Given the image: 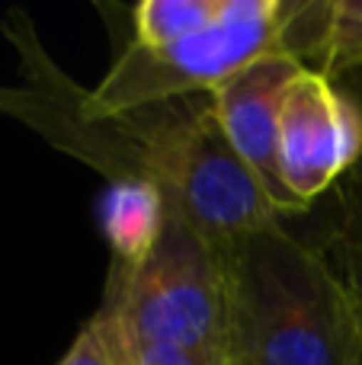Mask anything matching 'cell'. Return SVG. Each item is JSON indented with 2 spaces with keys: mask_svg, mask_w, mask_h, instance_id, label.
<instances>
[{
  "mask_svg": "<svg viewBox=\"0 0 362 365\" xmlns=\"http://www.w3.org/2000/svg\"><path fill=\"white\" fill-rule=\"evenodd\" d=\"M333 83L362 71V0H331L318 68Z\"/></svg>",
  "mask_w": 362,
  "mask_h": 365,
  "instance_id": "cell-10",
  "label": "cell"
},
{
  "mask_svg": "<svg viewBox=\"0 0 362 365\" xmlns=\"http://www.w3.org/2000/svg\"><path fill=\"white\" fill-rule=\"evenodd\" d=\"M359 365H362V362H359Z\"/></svg>",
  "mask_w": 362,
  "mask_h": 365,
  "instance_id": "cell-14",
  "label": "cell"
},
{
  "mask_svg": "<svg viewBox=\"0 0 362 365\" xmlns=\"http://www.w3.org/2000/svg\"><path fill=\"white\" fill-rule=\"evenodd\" d=\"M324 253L346 282L362 314V177L350 173L337 182V218L324 237Z\"/></svg>",
  "mask_w": 362,
  "mask_h": 365,
  "instance_id": "cell-8",
  "label": "cell"
},
{
  "mask_svg": "<svg viewBox=\"0 0 362 365\" xmlns=\"http://www.w3.org/2000/svg\"><path fill=\"white\" fill-rule=\"evenodd\" d=\"M301 64L289 55H267L247 64L212 90V109L222 135L244 160L254 180L286 215H305L308 208L289 195L279 177V119L282 103L299 77Z\"/></svg>",
  "mask_w": 362,
  "mask_h": 365,
  "instance_id": "cell-6",
  "label": "cell"
},
{
  "mask_svg": "<svg viewBox=\"0 0 362 365\" xmlns=\"http://www.w3.org/2000/svg\"><path fill=\"white\" fill-rule=\"evenodd\" d=\"M58 365H119L113 343H109L106 330L100 327L96 317H90L83 324V330L77 334V340L71 343V349L58 359Z\"/></svg>",
  "mask_w": 362,
  "mask_h": 365,
  "instance_id": "cell-12",
  "label": "cell"
},
{
  "mask_svg": "<svg viewBox=\"0 0 362 365\" xmlns=\"http://www.w3.org/2000/svg\"><path fill=\"white\" fill-rule=\"evenodd\" d=\"M362 160V106L346 87L314 68H301L282 103L279 177L295 202L337 189Z\"/></svg>",
  "mask_w": 362,
  "mask_h": 365,
  "instance_id": "cell-5",
  "label": "cell"
},
{
  "mask_svg": "<svg viewBox=\"0 0 362 365\" xmlns=\"http://www.w3.org/2000/svg\"><path fill=\"white\" fill-rule=\"evenodd\" d=\"M292 13L295 0H224L222 16L196 36L157 48L128 42L90 100L103 113H132L212 93L247 64L289 55Z\"/></svg>",
  "mask_w": 362,
  "mask_h": 365,
  "instance_id": "cell-4",
  "label": "cell"
},
{
  "mask_svg": "<svg viewBox=\"0 0 362 365\" xmlns=\"http://www.w3.org/2000/svg\"><path fill=\"white\" fill-rule=\"evenodd\" d=\"M100 321V317H96ZM103 327V324H100ZM106 330V327H103ZM109 336V330H106ZM119 365H241L228 346H177V343H119L109 336Z\"/></svg>",
  "mask_w": 362,
  "mask_h": 365,
  "instance_id": "cell-11",
  "label": "cell"
},
{
  "mask_svg": "<svg viewBox=\"0 0 362 365\" xmlns=\"http://www.w3.org/2000/svg\"><path fill=\"white\" fill-rule=\"evenodd\" d=\"M19 58L23 81L0 83V113L19 119L51 148L83 160L109 182L145 180L209 244L231 250L247 234L286 221L267 189L222 135L212 96L160 103L132 113H103L48 58L23 10L0 19Z\"/></svg>",
  "mask_w": 362,
  "mask_h": 365,
  "instance_id": "cell-1",
  "label": "cell"
},
{
  "mask_svg": "<svg viewBox=\"0 0 362 365\" xmlns=\"http://www.w3.org/2000/svg\"><path fill=\"white\" fill-rule=\"evenodd\" d=\"M93 317L119 343L228 346V263L190 221L170 212L164 234L141 263L109 266L106 295Z\"/></svg>",
  "mask_w": 362,
  "mask_h": 365,
  "instance_id": "cell-3",
  "label": "cell"
},
{
  "mask_svg": "<svg viewBox=\"0 0 362 365\" xmlns=\"http://www.w3.org/2000/svg\"><path fill=\"white\" fill-rule=\"evenodd\" d=\"M343 87L350 90L353 96H356V103L362 106V71H356V74H350V77H343ZM353 173H359V177H362V160H359V167Z\"/></svg>",
  "mask_w": 362,
  "mask_h": 365,
  "instance_id": "cell-13",
  "label": "cell"
},
{
  "mask_svg": "<svg viewBox=\"0 0 362 365\" xmlns=\"http://www.w3.org/2000/svg\"><path fill=\"white\" fill-rule=\"evenodd\" d=\"M224 10V0H145L132 13L135 45H170L209 29Z\"/></svg>",
  "mask_w": 362,
  "mask_h": 365,
  "instance_id": "cell-9",
  "label": "cell"
},
{
  "mask_svg": "<svg viewBox=\"0 0 362 365\" xmlns=\"http://www.w3.org/2000/svg\"><path fill=\"white\" fill-rule=\"evenodd\" d=\"M170 218V202L145 180L109 182L100 199V225L115 263L135 266L154 250Z\"/></svg>",
  "mask_w": 362,
  "mask_h": 365,
  "instance_id": "cell-7",
  "label": "cell"
},
{
  "mask_svg": "<svg viewBox=\"0 0 362 365\" xmlns=\"http://www.w3.org/2000/svg\"><path fill=\"white\" fill-rule=\"evenodd\" d=\"M224 263L241 365L362 362V314L321 244L276 221L224 250Z\"/></svg>",
  "mask_w": 362,
  "mask_h": 365,
  "instance_id": "cell-2",
  "label": "cell"
}]
</instances>
